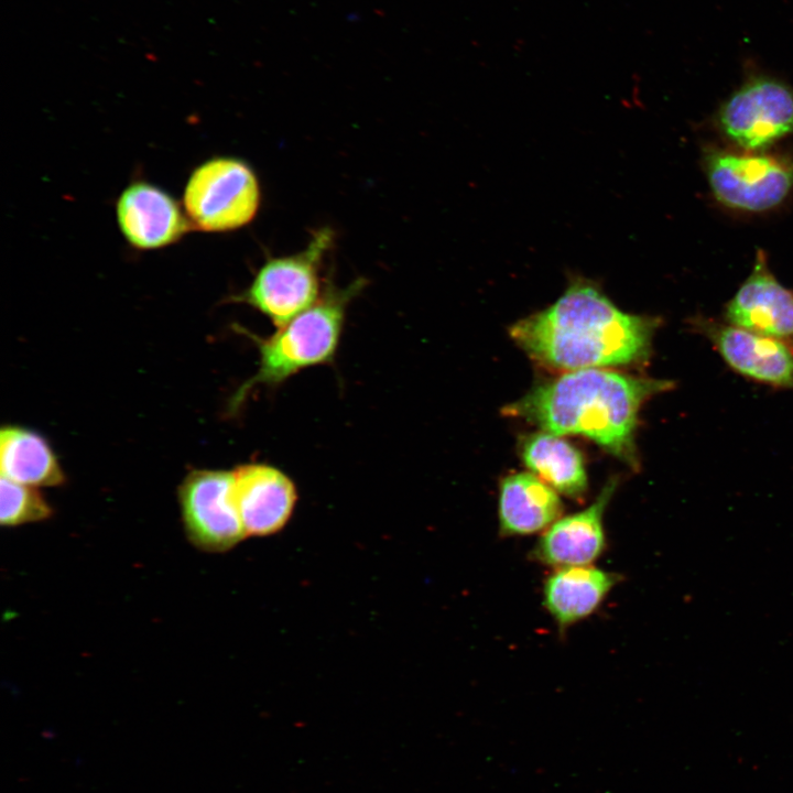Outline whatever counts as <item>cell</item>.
<instances>
[{
  "label": "cell",
  "mask_w": 793,
  "mask_h": 793,
  "mask_svg": "<svg viewBox=\"0 0 793 793\" xmlns=\"http://www.w3.org/2000/svg\"><path fill=\"white\" fill-rule=\"evenodd\" d=\"M261 191L253 169L233 156H214L189 174L182 206L192 226L221 233L250 224L260 207Z\"/></svg>",
  "instance_id": "4"
},
{
  "label": "cell",
  "mask_w": 793,
  "mask_h": 793,
  "mask_svg": "<svg viewBox=\"0 0 793 793\" xmlns=\"http://www.w3.org/2000/svg\"><path fill=\"white\" fill-rule=\"evenodd\" d=\"M562 510L557 492L534 474H511L501 481L498 514L504 536L546 530L560 519Z\"/></svg>",
  "instance_id": "14"
},
{
  "label": "cell",
  "mask_w": 793,
  "mask_h": 793,
  "mask_svg": "<svg viewBox=\"0 0 793 793\" xmlns=\"http://www.w3.org/2000/svg\"><path fill=\"white\" fill-rule=\"evenodd\" d=\"M233 474L192 470L178 487V502L187 539L205 552H225L246 533L233 501Z\"/></svg>",
  "instance_id": "8"
},
{
  "label": "cell",
  "mask_w": 793,
  "mask_h": 793,
  "mask_svg": "<svg viewBox=\"0 0 793 793\" xmlns=\"http://www.w3.org/2000/svg\"><path fill=\"white\" fill-rule=\"evenodd\" d=\"M616 486L609 481L590 506L548 526L533 548L535 560L556 568L595 562L606 546L604 513Z\"/></svg>",
  "instance_id": "13"
},
{
  "label": "cell",
  "mask_w": 793,
  "mask_h": 793,
  "mask_svg": "<svg viewBox=\"0 0 793 793\" xmlns=\"http://www.w3.org/2000/svg\"><path fill=\"white\" fill-rule=\"evenodd\" d=\"M233 474L232 496L247 536L280 531L290 520L297 493L293 481L267 464H245Z\"/></svg>",
  "instance_id": "10"
},
{
  "label": "cell",
  "mask_w": 793,
  "mask_h": 793,
  "mask_svg": "<svg viewBox=\"0 0 793 793\" xmlns=\"http://www.w3.org/2000/svg\"><path fill=\"white\" fill-rule=\"evenodd\" d=\"M116 219L124 240L141 251L172 246L192 229L183 206L160 186L142 180L120 193Z\"/></svg>",
  "instance_id": "9"
},
{
  "label": "cell",
  "mask_w": 793,
  "mask_h": 793,
  "mask_svg": "<svg viewBox=\"0 0 793 793\" xmlns=\"http://www.w3.org/2000/svg\"><path fill=\"white\" fill-rule=\"evenodd\" d=\"M697 327L741 376L793 390V351L786 343L730 324L702 321Z\"/></svg>",
  "instance_id": "11"
},
{
  "label": "cell",
  "mask_w": 793,
  "mask_h": 793,
  "mask_svg": "<svg viewBox=\"0 0 793 793\" xmlns=\"http://www.w3.org/2000/svg\"><path fill=\"white\" fill-rule=\"evenodd\" d=\"M525 466L556 492L582 498L587 490V475L580 452L568 441L548 432L528 436L521 446Z\"/></svg>",
  "instance_id": "17"
},
{
  "label": "cell",
  "mask_w": 793,
  "mask_h": 793,
  "mask_svg": "<svg viewBox=\"0 0 793 793\" xmlns=\"http://www.w3.org/2000/svg\"><path fill=\"white\" fill-rule=\"evenodd\" d=\"M654 318L622 312L585 278L574 276L548 307L512 325V339L532 358L575 371L645 360Z\"/></svg>",
  "instance_id": "1"
},
{
  "label": "cell",
  "mask_w": 793,
  "mask_h": 793,
  "mask_svg": "<svg viewBox=\"0 0 793 793\" xmlns=\"http://www.w3.org/2000/svg\"><path fill=\"white\" fill-rule=\"evenodd\" d=\"M0 467L2 477L31 487L59 486L65 480L47 441L21 426L1 428Z\"/></svg>",
  "instance_id": "16"
},
{
  "label": "cell",
  "mask_w": 793,
  "mask_h": 793,
  "mask_svg": "<svg viewBox=\"0 0 793 793\" xmlns=\"http://www.w3.org/2000/svg\"><path fill=\"white\" fill-rule=\"evenodd\" d=\"M717 124L738 148L760 152L793 134V87L770 75H749L720 106Z\"/></svg>",
  "instance_id": "7"
},
{
  "label": "cell",
  "mask_w": 793,
  "mask_h": 793,
  "mask_svg": "<svg viewBox=\"0 0 793 793\" xmlns=\"http://www.w3.org/2000/svg\"><path fill=\"white\" fill-rule=\"evenodd\" d=\"M715 199L742 213L760 214L782 205L793 191V160L751 151L713 149L704 157Z\"/></svg>",
  "instance_id": "6"
},
{
  "label": "cell",
  "mask_w": 793,
  "mask_h": 793,
  "mask_svg": "<svg viewBox=\"0 0 793 793\" xmlns=\"http://www.w3.org/2000/svg\"><path fill=\"white\" fill-rule=\"evenodd\" d=\"M617 582L616 574L590 565L557 567L544 584L545 608L565 629L591 615Z\"/></svg>",
  "instance_id": "15"
},
{
  "label": "cell",
  "mask_w": 793,
  "mask_h": 793,
  "mask_svg": "<svg viewBox=\"0 0 793 793\" xmlns=\"http://www.w3.org/2000/svg\"><path fill=\"white\" fill-rule=\"evenodd\" d=\"M333 239L334 232L323 228L302 251L269 258L247 289L232 295L230 301L253 307L278 327L287 324L321 297V267Z\"/></svg>",
  "instance_id": "5"
},
{
  "label": "cell",
  "mask_w": 793,
  "mask_h": 793,
  "mask_svg": "<svg viewBox=\"0 0 793 793\" xmlns=\"http://www.w3.org/2000/svg\"><path fill=\"white\" fill-rule=\"evenodd\" d=\"M672 382L600 368L568 371L532 389L506 411L555 435H583L636 466L639 411Z\"/></svg>",
  "instance_id": "2"
},
{
  "label": "cell",
  "mask_w": 793,
  "mask_h": 793,
  "mask_svg": "<svg viewBox=\"0 0 793 793\" xmlns=\"http://www.w3.org/2000/svg\"><path fill=\"white\" fill-rule=\"evenodd\" d=\"M725 316L730 325L793 343V293L772 274L762 250H758L750 275L727 304Z\"/></svg>",
  "instance_id": "12"
},
{
  "label": "cell",
  "mask_w": 793,
  "mask_h": 793,
  "mask_svg": "<svg viewBox=\"0 0 793 793\" xmlns=\"http://www.w3.org/2000/svg\"><path fill=\"white\" fill-rule=\"evenodd\" d=\"M0 521L14 526L37 522L52 515V508L35 487L15 482L1 476Z\"/></svg>",
  "instance_id": "18"
},
{
  "label": "cell",
  "mask_w": 793,
  "mask_h": 793,
  "mask_svg": "<svg viewBox=\"0 0 793 793\" xmlns=\"http://www.w3.org/2000/svg\"><path fill=\"white\" fill-rule=\"evenodd\" d=\"M365 285L359 278L346 287L328 286L313 306L269 337L241 329L258 348L259 367L233 393L229 409L238 411L254 387L276 385L305 368L333 361L347 307Z\"/></svg>",
  "instance_id": "3"
}]
</instances>
